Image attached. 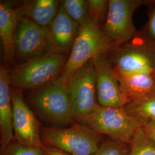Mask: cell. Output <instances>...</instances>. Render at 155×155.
Wrapping results in <instances>:
<instances>
[{
  "mask_svg": "<svg viewBox=\"0 0 155 155\" xmlns=\"http://www.w3.org/2000/svg\"><path fill=\"white\" fill-rule=\"evenodd\" d=\"M14 140L20 144L45 150L39 122L17 90H11Z\"/></svg>",
  "mask_w": 155,
  "mask_h": 155,
  "instance_id": "cell-11",
  "label": "cell"
},
{
  "mask_svg": "<svg viewBox=\"0 0 155 155\" xmlns=\"http://www.w3.org/2000/svg\"><path fill=\"white\" fill-rule=\"evenodd\" d=\"M61 2L57 0L26 1L24 16L47 30L57 15Z\"/></svg>",
  "mask_w": 155,
  "mask_h": 155,
  "instance_id": "cell-16",
  "label": "cell"
},
{
  "mask_svg": "<svg viewBox=\"0 0 155 155\" xmlns=\"http://www.w3.org/2000/svg\"><path fill=\"white\" fill-rule=\"evenodd\" d=\"M25 2L20 6H15L9 1L0 2V37L3 58L6 61L15 58L13 36L20 20L24 16Z\"/></svg>",
  "mask_w": 155,
  "mask_h": 155,
  "instance_id": "cell-13",
  "label": "cell"
},
{
  "mask_svg": "<svg viewBox=\"0 0 155 155\" xmlns=\"http://www.w3.org/2000/svg\"><path fill=\"white\" fill-rule=\"evenodd\" d=\"M127 155H155V141L140 128L133 136Z\"/></svg>",
  "mask_w": 155,
  "mask_h": 155,
  "instance_id": "cell-19",
  "label": "cell"
},
{
  "mask_svg": "<svg viewBox=\"0 0 155 155\" xmlns=\"http://www.w3.org/2000/svg\"><path fill=\"white\" fill-rule=\"evenodd\" d=\"M139 34L145 41L155 47V2L150 9L148 21Z\"/></svg>",
  "mask_w": 155,
  "mask_h": 155,
  "instance_id": "cell-23",
  "label": "cell"
},
{
  "mask_svg": "<svg viewBox=\"0 0 155 155\" xmlns=\"http://www.w3.org/2000/svg\"><path fill=\"white\" fill-rule=\"evenodd\" d=\"M95 132L108 136L111 140L130 144L141 125L124 107L98 105L86 123Z\"/></svg>",
  "mask_w": 155,
  "mask_h": 155,
  "instance_id": "cell-8",
  "label": "cell"
},
{
  "mask_svg": "<svg viewBox=\"0 0 155 155\" xmlns=\"http://www.w3.org/2000/svg\"><path fill=\"white\" fill-rule=\"evenodd\" d=\"M124 108L143 127L147 123L155 121V93L132 101Z\"/></svg>",
  "mask_w": 155,
  "mask_h": 155,
  "instance_id": "cell-17",
  "label": "cell"
},
{
  "mask_svg": "<svg viewBox=\"0 0 155 155\" xmlns=\"http://www.w3.org/2000/svg\"><path fill=\"white\" fill-rule=\"evenodd\" d=\"M10 73L4 66L0 67V133L1 148L14 140L13 112Z\"/></svg>",
  "mask_w": 155,
  "mask_h": 155,
  "instance_id": "cell-14",
  "label": "cell"
},
{
  "mask_svg": "<svg viewBox=\"0 0 155 155\" xmlns=\"http://www.w3.org/2000/svg\"><path fill=\"white\" fill-rule=\"evenodd\" d=\"M129 150L127 144L110 140L101 144L93 155H127Z\"/></svg>",
  "mask_w": 155,
  "mask_h": 155,
  "instance_id": "cell-22",
  "label": "cell"
},
{
  "mask_svg": "<svg viewBox=\"0 0 155 155\" xmlns=\"http://www.w3.org/2000/svg\"><path fill=\"white\" fill-rule=\"evenodd\" d=\"M147 0H109L107 17L102 31L114 47L130 41L138 32L133 24L134 12L141 6L150 4Z\"/></svg>",
  "mask_w": 155,
  "mask_h": 155,
  "instance_id": "cell-7",
  "label": "cell"
},
{
  "mask_svg": "<svg viewBox=\"0 0 155 155\" xmlns=\"http://www.w3.org/2000/svg\"><path fill=\"white\" fill-rule=\"evenodd\" d=\"M61 4L67 15L80 27L90 19L88 0H64Z\"/></svg>",
  "mask_w": 155,
  "mask_h": 155,
  "instance_id": "cell-18",
  "label": "cell"
},
{
  "mask_svg": "<svg viewBox=\"0 0 155 155\" xmlns=\"http://www.w3.org/2000/svg\"><path fill=\"white\" fill-rule=\"evenodd\" d=\"M142 127L144 132L155 141V121L147 123Z\"/></svg>",
  "mask_w": 155,
  "mask_h": 155,
  "instance_id": "cell-24",
  "label": "cell"
},
{
  "mask_svg": "<svg viewBox=\"0 0 155 155\" xmlns=\"http://www.w3.org/2000/svg\"><path fill=\"white\" fill-rule=\"evenodd\" d=\"M13 48L18 64L50 52L45 30L28 17H22L14 33Z\"/></svg>",
  "mask_w": 155,
  "mask_h": 155,
  "instance_id": "cell-9",
  "label": "cell"
},
{
  "mask_svg": "<svg viewBox=\"0 0 155 155\" xmlns=\"http://www.w3.org/2000/svg\"><path fill=\"white\" fill-rule=\"evenodd\" d=\"M45 151L48 155H69L62 150L51 147H46Z\"/></svg>",
  "mask_w": 155,
  "mask_h": 155,
  "instance_id": "cell-25",
  "label": "cell"
},
{
  "mask_svg": "<svg viewBox=\"0 0 155 155\" xmlns=\"http://www.w3.org/2000/svg\"><path fill=\"white\" fill-rule=\"evenodd\" d=\"M93 61L99 105L124 107L129 102L122 91L118 75L109 59L107 54L96 56Z\"/></svg>",
  "mask_w": 155,
  "mask_h": 155,
  "instance_id": "cell-10",
  "label": "cell"
},
{
  "mask_svg": "<svg viewBox=\"0 0 155 155\" xmlns=\"http://www.w3.org/2000/svg\"><path fill=\"white\" fill-rule=\"evenodd\" d=\"M1 150V155H48L45 150L20 144L15 140Z\"/></svg>",
  "mask_w": 155,
  "mask_h": 155,
  "instance_id": "cell-20",
  "label": "cell"
},
{
  "mask_svg": "<svg viewBox=\"0 0 155 155\" xmlns=\"http://www.w3.org/2000/svg\"><path fill=\"white\" fill-rule=\"evenodd\" d=\"M118 75L155 74V47L139 34L125 44L113 47L107 53Z\"/></svg>",
  "mask_w": 155,
  "mask_h": 155,
  "instance_id": "cell-4",
  "label": "cell"
},
{
  "mask_svg": "<svg viewBox=\"0 0 155 155\" xmlns=\"http://www.w3.org/2000/svg\"><path fill=\"white\" fill-rule=\"evenodd\" d=\"M100 134L84 125L47 127L41 130L43 143L72 155H93L100 147Z\"/></svg>",
  "mask_w": 155,
  "mask_h": 155,
  "instance_id": "cell-5",
  "label": "cell"
},
{
  "mask_svg": "<svg viewBox=\"0 0 155 155\" xmlns=\"http://www.w3.org/2000/svg\"><path fill=\"white\" fill-rule=\"evenodd\" d=\"M118 77L122 91L129 102L155 93V74L118 75Z\"/></svg>",
  "mask_w": 155,
  "mask_h": 155,
  "instance_id": "cell-15",
  "label": "cell"
},
{
  "mask_svg": "<svg viewBox=\"0 0 155 155\" xmlns=\"http://www.w3.org/2000/svg\"><path fill=\"white\" fill-rule=\"evenodd\" d=\"M29 101L39 115L55 127L74 121L72 105L67 85L56 81L33 91Z\"/></svg>",
  "mask_w": 155,
  "mask_h": 155,
  "instance_id": "cell-3",
  "label": "cell"
},
{
  "mask_svg": "<svg viewBox=\"0 0 155 155\" xmlns=\"http://www.w3.org/2000/svg\"><path fill=\"white\" fill-rule=\"evenodd\" d=\"M67 85L72 105L74 120L76 123L86 125L99 105L93 59L79 70Z\"/></svg>",
  "mask_w": 155,
  "mask_h": 155,
  "instance_id": "cell-6",
  "label": "cell"
},
{
  "mask_svg": "<svg viewBox=\"0 0 155 155\" xmlns=\"http://www.w3.org/2000/svg\"><path fill=\"white\" fill-rule=\"evenodd\" d=\"M90 18L102 27L108 13L109 1L107 0H88Z\"/></svg>",
  "mask_w": 155,
  "mask_h": 155,
  "instance_id": "cell-21",
  "label": "cell"
},
{
  "mask_svg": "<svg viewBox=\"0 0 155 155\" xmlns=\"http://www.w3.org/2000/svg\"><path fill=\"white\" fill-rule=\"evenodd\" d=\"M80 28L67 15L61 2L55 19L45 30L49 51L64 55L70 54Z\"/></svg>",
  "mask_w": 155,
  "mask_h": 155,
  "instance_id": "cell-12",
  "label": "cell"
},
{
  "mask_svg": "<svg viewBox=\"0 0 155 155\" xmlns=\"http://www.w3.org/2000/svg\"><path fill=\"white\" fill-rule=\"evenodd\" d=\"M66 56L48 52L18 64L10 72L11 83L17 90H35L56 81L66 64Z\"/></svg>",
  "mask_w": 155,
  "mask_h": 155,
  "instance_id": "cell-2",
  "label": "cell"
},
{
  "mask_svg": "<svg viewBox=\"0 0 155 155\" xmlns=\"http://www.w3.org/2000/svg\"><path fill=\"white\" fill-rule=\"evenodd\" d=\"M113 47L104 35L101 27L90 18L80 28L61 75L56 81L67 84L87 62L101 54H107Z\"/></svg>",
  "mask_w": 155,
  "mask_h": 155,
  "instance_id": "cell-1",
  "label": "cell"
}]
</instances>
